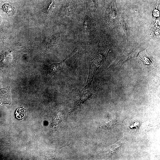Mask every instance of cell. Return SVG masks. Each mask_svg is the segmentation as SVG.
<instances>
[{"label":"cell","instance_id":"3","mask_svg":"<svg viewBox=\"0 0 160 160\" xmlns=\"http://www.w3.org/2000/svg\"><path fill=\"white\" fill-rule=\"evenodd\" d=\"M122 145L123 144L121 142H118L105 148L103 151V154L105 156H111L119 151Z\"/></svg>","mask_w":160,"mask_h":160},{"label":"cell","instance_id":"1","mask_svg":"<svg viewBox=\"0 0 160 160\" xmlns=\"http://www.w3.org/2000/svg\"><path fill=\"white\" fill-rule=\"evenodd\" d=\"M139 57L143 62L144 68L147 71L152 70L157 66L156 60L146 51L142 52Z\"/></svg>","mask_w":160,"mask_h":160},{"label":"cell","instance_id":"5","mask_svg":"<svg viewBox=\"0 0 160 160\" xmlns=\"http://www.w3.org/2000/svg\"><path fill=\"white\" fill-rule=\"evenodd\" d=\"M15 114L17 118L19 119H22L25 115V110L22 108H19L16 110Z\"/></svg>","mask_w":160,"mask_h":160},{"label":"cell","instance_id":"6","mask_svg":"<svg viewBox=\"0 0 160 160\" xmlns=\"http://www.w3.org/2000/svg\"><path fill=\"white\" fill-rule=\"evenodd\" d=\"M117 123V121L116 118L110 119L108 121L105 123V126L107 128L112 127L116 125Z\"/></svg>","mask_w":160,"mask_h":160},{"label":"cell","instance_id":"2","mask_svg":"<svg viewBox=\"0 0 160 160\" xmlns=\"http://www.w3.org/2000/svg\"><path fill=\"white\" fill-rule=\"evenodd\" d=\"M75 52L73 51L69 55L61 62L59 63L52 64L48 67L47 69V83L60 69L65 62L70 57L73 55Z\"/></svg>","mask_w":160,"mask_h":160},{"label":"cell","instance_id":"4","mask_svg":"<svg viewBox=\"0 0 160 160\" xmlns=\"http://www.w3.org/2000/svg\"><path fill=\"white\" fill-rule=\"evenodd\" d=\"M3 10L9 16H12L16 13L15 8L8 4H5L2 6Z\"/></svg>","mask_w":160,"mask_h":160}]
</instances>
